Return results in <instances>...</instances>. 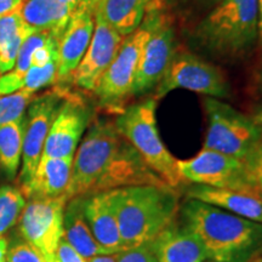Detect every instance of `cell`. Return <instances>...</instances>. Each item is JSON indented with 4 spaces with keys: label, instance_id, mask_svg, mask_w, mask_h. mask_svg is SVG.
Masks as SVG:
<instances>
[{
    "label": "cell",
    "instance_id": "1",
    "mask_svg": "<svg viewBox=\"0 0 262 262\" xmlns=\"http://www.w3.org/2000/svg\"><path fill=\"white\" fill-rule=\"evenodd\" d=\"M131 186H168L118 133L113 122L95 119L75 150L68 201Z\"/></svg>",
    "mask_w": 262,
    "mask_h": 262
},
{
    "label": "cell",
    "instance_id": "2",
    "mask_svg": "<svg viewBox=\"0 0 262 262\" xmlns=\"http://www.w3.org/2000/svg\"><path fill=\"white\" fill-rule=\"evenodd\" d=\"M183 226L201 241L208 260L248 262L262 253V224L195 199L181 206Z\"/></svg>",
    "mask_w": 262,
    "mask_h": 262
},
{
    "label": "cell",
    "instance_id": "3",
    "mask_svg": "<svg viewBox=\"0 0 262 262\" xmlns=\"http://www.w3.org/2000/svg\"><path fill=\"white\" fill-rule=\"evenodd\" d=\"M124 250L152 243L175 224L179 194L169 186H131L110 191Z\"/></svg>",
    "mask_w": 262,
    "mask_h": 262
},
{
    "label": "cell",
    "instance_id": "4",
    "mask_svg": "<svg viewBox=\"0 0 262 262\" xmlns=\"http://www.w3.org/2000/svg\"><path fill=\"white\" fill-rule=\"evenodd\" d=\"M257 40V0H222L192 33L199 50L224 61L245 56Z\"/></svg>",
    "mask_w": 262,
    "mask_h": 262
},
{
    "label": "cell",
    "instance_id": "5",
    "mask_svg": "<svg viewBox=\"0 0 262 262\" xmlns=\"http://www.w3.org/2000/svg\"><path fill=\"white\" fill-rule=\"evenodd\" d=\"M156 111V98H145L124 107L113 123L118 133L137 150L147 165L169 187L178 191L187 182L180 175L178 159L173 158L159 135Z\"/></svg>",
    "mask_w": 262,
    "mask_h": 262
},
{
    "label": "cell",
    "instance_id": "6",
    "mask_svg": "<svg viewBox=\"0 0 262 262\" xmlns=\"http://www.w3.org/2000/svg\"><path fill=\"white\" fill-rule=\"evenodd\" d=\"M160 3L150 6L142 24L126 35L116 57L104 72L95 95L101 106L117 114L124 110L123 104L133 96V88L139 71L143 49L155 27Z\"/></svg>",
    "mask_w": 262,
    "mask_h": 262
},
{
    "label": "cell",
    "instance_id": "7",
    "mask_svg": "<svg viewBox=\"0 0 262 262\" xmlns=\"http://www.w3.org/2000/svg\"><path fill=\"white\" fill-rule=\"evenodd\" d=\"M208 117V130L204 147L244 160L262 140V131L251 117L235 110L231 104L214 97L203 101Z\"/></svg>",
    "mask_w": 262,
    "mask_h": 262
},
{
    "label": "cell",
    "instance_id": "8",
    "mask_svg": "<svg viewBox=\"0 0 262 262\" xmlns=\"http://www.w3.org/2000/svg\"><path fill=\"white\" fill-rule=\"evenodd\" d=\"M180 89L219 100L231 94V86L222 71L188 51L176 52L163 79L157 85L155 98L158 100Z\"/></svg>",
    "mask_w": 262,
    "mask_h": 262
},
{
    "label": "cell",
    "instance_id": "9",
    "mask_svg": "<svg viewBox=\"0 0 262 262\" xmlns=\"http://www.w3.org/2000/svg\"><path fill=\"white\" fill-rule=\"evenodd\" d=\"M67 90L56 88L41 95H35L29 103L27 111V123L22 148V166L19 171L21 191L28 188L38 164L40 162L49 131L55 117L63 102Z\"/></svg>",
    "mask_w": 262,
    "mask_h": 262
},
{
    "label": "cell",
    "instance_id": "10",
    "mask_svg": "<svg viewBox=\"0 0 262 262\" xmlns=\"http://www.w3.org/2000/svg\"><path fill=\"white\" fill-rule=\"evenodd\" d=\"M178 168L187 183L258 192L249 179L243 160L216 150L203 148L191 159L178 160Z\"/></svg>",
    "mask_w": 262,
    "mask_h": 262
},
{
    "label": "cell",
    "instance_id": "11",
    "mask_svg": "<svg viewBox=\"0 0 262 262\" xmlns=\"http://www.w3.org/2000/svg\"><path fill=\"white\" fill-rule=\"evenodd\" d=\"M68 196L29 198L18 221L21 237L51 262L63 238V217Z\"/></svg>",
    "mask_w": 262,
    "mask_h": 262
},
{
    "label": "cell",
    "instance_id": "12",
    "mask_svg": "<svg viewBox=\"0 0 262 262\" xmlns=\"http://www.w3.org/2000/svg\"><path fill=\"white\" fill-rule=\"evenodd\" d=\"M178 52L176 33L171 18L159 9L137 71L133 88V96L145 95L156 89Z\"/></svg>",
    "mask_w": 262,
    "mask_h": 262
},
{
    "label": "cell",
    "instance_id": "13",
    "mask_svg": "<svg viewBox=\"0 0 262 262\" xmlns=\"http://www.w3.org/2000/svg\"><path fill=\"white\" fill-rule=\"evenodd\" d=\"M91 107L78 95L67 91L63 102L51 124L41 157L74 158L85 130L89 126Z\"/></svg>",
    "mask_w": 262,
    "mask_h": 262
},
{
    "label": "cell",
    "instance_id": "14",
    "mask_svg": "<svg viewBox=\"0 0 262 262\" xmlns=\"http://www.w3.org/2000/svg\"><path fill=\"white\" fill-rule=\"evenodd\" d=\"M124 38L106 22L95 16V29L90 45L70 81L81 90L95 93L104 72L116 57Z\"/></svg>",
    "mask_w": 262,
    "mask_h": 262
},
{
    "label": "cell",
    "instance_id": "15",
    "mask_svg": "<svg viewBox=\"0 0 262 262\" xmlns=\"http://www.w3.org/2000/svg\"><path fill=\"white\" fill-rule=\"evenodd\" d=\"M95 29L94 9L75 12L58 39L57 81H68L89 48Z\"/></svg>",
    "mask_w": 262,
    "mask_h": 262
},
{
    "label": "cell",
    "instance_id": "16",
    "mask_svg": "<svg viewBox=\"0 0 262 262\" xmlns=\"http://www.w3.org/2000/svg\"><path fill=\"white\" fill-rule=\"evenodd\" d=\"M186 189L188 199L208 203L216 208L262 224V195L254 191L215 188L189 183Z\"/></svg>",
    "mask_w": 262,
    "mask_h": 262
},
{
    "label": "cell",
    "instance_id": "17",
    "mask_svg": "<svg viewBox=\"0 0 262 262\" xmlns=\"http://www.w3.org/2000/svg\"><path fill=\"white\" fill-rule=\"evenodd\" d=\"M83 209L97 243L108 254L124 251L119 225L111 201L110 191L83 196Z\"/></svg>",
    "mask_w": 262,
    "mask_h": 262
},
{
    "label": "cell",
    "instance_id": "18",
    "mask_svg": "<svg viewBox=\"0 0 262 262\" xmlns=\"http://www.w3.org/2000/svg\"><path fill=\"white\" fill-rule=\"evenodd\" d=\"M149 245L158 262H204L208 260L201 241L183 225L169 226Z\"/></svg>",
    "mask_w": 262,
    "mask_h": 262
},
{
    "label": "cell",
    "instance_id": "19",
    "mask_svg": "<svg viewBox=\"0 0 262 262\" xmlns=\"http://www.w3.org/2000/svg\"><path fill=\"white\" fill-rule=\"evenodd\" d=\"M73 158L41 157L28 188L26 198H57L67 195L71 185Z\"/></svg>",
    "mask_w": 262,
    "mask_h": 262
},
{
    "label": "cell",
    "instance_id": "20",
    "mask_svg": "<svg viewBox=\"0 0 262 262\" xmlns=\"http://www.w3.org/2000/svg\"><path fill=\"white\" fill-rule=\"evenodd\" d=\"M162 0H95L94 15L123 37L142 24L150 6Z\"/></svg>",
    "mask_w": 262,
    "mask_h": 262
},
{
    "label": "cell",
    "instance_id": "21",
    "mask_svg": "<svg viewBox=\"0 0 262 262\" xmlns=\"http://www.w3.org/2000/svg\"><path fill=\"white\" fill-rule=\"evenodd\" d=\"M19 14L33 31L50 33L57 40L72 17V12L60 0H25Z\"/></svg>",
    "mask_w": 262,
    "mask_h": 262
},
{
    "label": "cell",
    "instance_id": "22",
    "mask_svg": "<svg viewBox=\"0 0 262 262\" xmlns=\"http://www.w3.org/2000/svg\"><path fill=\"white\" fill-rule=\"evenodd\" d=\"M63 237L85 258L108 254L95 239L83 209V196H73L67 202L63 217Z\"/></svg>",
    "mask_w": 262,
    "mask_h": 262
},
{
    "label": "cell",
    "instance_id": "23",
    "mask_svg": "<svg viewBox=\"0 0 262 262\" xmlns=\"http://www.w3.org/2000/svg\"><path fill=\"white\" fill-rule=\"evenodd\" d=\"M27 116L0 125V165L6 179L14 181L22 159Z\"/></svg>",
    "mask_w": 262,
    "mask_h": 262
},
{
    "label": "cell",
    "instance_id": "24",
    "mask_svg": "<svg viewBox=\"0 0 262 262\" xmlns=\"http://www.w3.org/2000/svg\"><path fill=\"white\" fill-rule=\"evenodd\" d=\"M26 205V196L14 186L0 187V238L19 221Z\"/></svg>",
    "mask_w": 262,
    "mask_h": 262
},
{
    "label": "cell",
    "instance_id": "25",
    "mask_svg": "<svg viewBox=\"0 0 262 262\" xmlns=\"http://www.w3.org/2000/svg\"><path fill=\"white\" fill-rule=\"evenodd\" d=\"M35 95L37 94L21 89L12 94L0 96V125L24 117Z\"/></svg>",
    "mask_w": 262,
    "mask_h": 262
},
{
    "label": "cell",
    "instance_id": "26",
    "mask_svg": "<svg viewBox=\"0 0 262 262\" xmlns=\"http://www.w3.org/2000/svg\"><path fill=\"white\" fill-rule=\"evenodd\" d=\"M57 83V58L42 67H31L22 80V89L37 94V91Z\"/></svg>",
    "mask_w": 262,
    "mask_h": 262
},
{
    "label": "cell",
    "instance_id": "27",
    "mask_svg": "<svg viewBox=\"0 0 262 262\" xmlns=\"http://www.w3.org/2000/svg\"><path fill=\"white\" fill-rule=\"evenodd\" d=\"M5 262H48L47 258L37 248L25 241L24 238H16L10 242L6 250Z\"/></svg>",
    "mask_w": 262,
    "mask_h": 262
},
{
    "label": "cell",
    "instance_id": "28",
    "mask_svg": "<svg viewBox=\"0 0 262 262\" xmlns=\"http://www.w3.org/2000/svg\"><path fill=\"white\" fill-rule=\"evenodd\" d=\"M248 176L262 195V140L243 160Z\"/></svg>",
    "mask_w": 262,
    "mask_h": 262
},
{
    "label": "cell",
    "instance_id": "29",
    "mask_svg": "<svg viewBox=\"0 0 262 262\" xmlns=\"http://www.w3.org/2000/svg\"><path fill=\"white\" fill-rule=\"evenodd\" d=\"M117 262H158L149 244L126 249L118 254Z\"/></svg>",
    "mask_w": 262,
    "mask_h": 262
},
{
    "label": "cell",
    "instance_id": "30",
    "mask_svg": "<svg viewBox=\"0 0 262 262\" xmlns=\"http://www.w3.org/2000/svg\"><path fill=\"white\" fill-rule=\"evenodd\" d=\"M51 262H89V260L78 253L63 237L60 241Z\"/></svg>",
    "mask_w": 262,
    "mask_h": 262
},
{
    "label": "cell",
    "instance_id": "31",
    "mask_svg": "<svg viewBox=\"0 0 262 262\" xmlns=\"http://www.w3.org/2000/svg\"><path fill=\"white\" fill-rule=\"evenodd\" d=\"M60 2L67 6L68 10L72 12V16L80 10L94 9L95 4V0H60Z\"/></svg>",
    "mask_w": 262,
    "mask_h": 262
},
{
    "label": "cell",
    "instance_id": "32",
    "mask_svg": "<svg viewBox=\"0 0 262 262\" xmlns=\"http://www.w3.org/2000/svg\"><path fill=\"white\" fill-rule=\"evenodd\" d=\"M25 0H0V16L10 14L21 8Z\"/></svg>",
    "mask_w": 262,
    "mask_h": 262
},
{
    "label": "cell",
    "instance_id": "33",
    "mask_svg": "<svg viewBox=\"0 0 262 262\" xmlns=\"http://www.w3.org/2000/svg\"><path fill=\"white\" fill-rule=\"evenodd\" d=\"M118 254H103L96 255V256L89 258V262H117Z\"/></svg>",
    "mask_w": 262,
    "mask_h": 262
},
{
    "label": "cell",
    "instance_id": "34",
    "mask_svg": "<svg viewBox=\"0 0 262 262\" xmlns=\"http://www.w3.org/2000/svg\"><path fill=\"white\" fill-rule=\"evenodd\" d=\"M251 119L254 120V123L260 127L262 131V103L257 104V106L254 107L253 113H251Z\"/></svg>",
    "mask_w": 262,
    "mask_h": 262
},
{
    "label": "cell",
    "instance_id": "35",
    "mask_svg": "<svg viewBox=\"0 0 262 262\" xmlns=\"http://www.w3.org/2000/svg\"><path fill=\"white\" fill-rule=\"evenodd\" d=\"M8 239L5 237L0 238V262H5L6 250H8Z\"/></svg>",
    "mask_w": 262,
    "mask_h": 262
},
{
    "label": "cell",
    "instance_id": "36",
    "mask_svg": "<svg viewBox=\"0 0 262 262\" xmlns=\"http://www.w3.org/2000/svg\"><path fill=\"white\" fill-rule=\"evenodd\" d=\"M258 4V41L262 45V0H257Z\"/></svg>",
    "mask_w": 262,
    "mask_h": 262
},
{
    "label": "cell",
    "instance_id": "37",
    "mask_svg": "<svg viewBox=\"0 0 262 262\" xmlns=\"http://www.w3.org/2000/svg\"><path fill=\"white\" fill-rule=\"evenodd\" d=\"M248 262H262V253L256 255V256H254L253 258H250Z\"/></svg>",
    "mask_w": 262,
    "mask_h": 262
},
{
    "label": "cell",
    "instance_id": "38",
    "mask_svg": "<svg viewBox=\"0 0 262 262\" xmlns=\"http://www.w3.org/2000/svg\"><path fill=\"white\" fill-rule=\"evenodd\" d=\"M258 85H260L261 90H262V63L260 67V71H258Z\"/></svg>",
    "mask_w": 262,
    "mask_h": 262
},
{
    "label": "cell",
    "instance_id": "39",
    "mask_svg": "<svg viewBox=\"0 0 262 262\" xmlns=\"http://www.w3.org/2000/svg\"><path fill=\"white\" fill-rule=\"evenodd\" d=\"M199 2H204V3H209V4H216V5H217L219 3L222 2V0H199Z\"/></svg>",
    "mask_w": 262,
    "mask_h": 262
},
{
    "label": "cell",
    "instance_id": "40",
    "mask_svg": "<svg viewBox=\"0 0 262 262\" xmlns=\"http://www.w3.org/2000/svg\"><path fill=\"white\" fill-rule=\"evenodd\" d=\"M204 262H215V261H211V260H206V261H204Z\"/></svg>",
    "mask_w": 262,
    "mask_h": 262
}]
</instances>
